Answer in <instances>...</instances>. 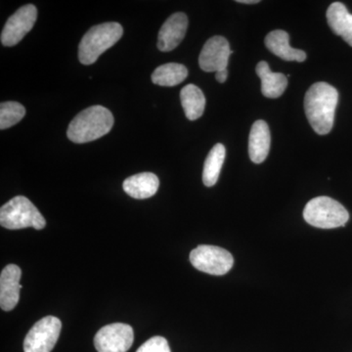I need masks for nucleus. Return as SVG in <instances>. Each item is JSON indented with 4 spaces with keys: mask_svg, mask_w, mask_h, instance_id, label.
<instances>
[{
    "mask_svg": "<svg viewBox=\"0 0 352 352\" xmlns=\"http://www.w3.org/2000/svg\"><path fill=\"white\" fill-rule=\"evenodd\" d=\"M339 92L327 82H316L310 87L305 97V115L310 126L319 135L332 131Z\"/></svg>",
    "mask_w": 352,
    "mask_h": 352,
    "instance_id": "f257e3e1",
    "label": "nucleus"
},
{
    "mask_svg": "<svg viewBox=\"0 0 352 352\" xmlns=\"http://www.w3.org/2000/svg\"><path fill=\"white\" fill-rule=\"evenodd\" d=\"M113 126V113L103 106L83 110L69 124L67 136L76 144L91 142L106 135Z\"/></svg>",
    "mask_w": 352,
    "mask_h": 352,
    "instance_id": "f03ea898",
    "label": "nucleus"
},
{
    "mask_svg": "<svg viewBox=\"0 0 352 352\" xmlns=\"http://www.w3.org/2000/svg\"><path fill=\"white\" fill-rule=\"evenodd\" d=\"M124 29L117 22L94 25L83 36L78 46V59L88 66L94 64L101 54L122 38Z\"/></svg>",
    "mask_w": 352,
    "mask_h": 352,
    "instance_id": "7ed1b4c3",
    "label": "nucleus"
},
{
    "mask_svg": "<svg viewBox=\"0 0 352 352\" xmlns=\"http://www.w3.org/2000/svg\"><path fill=\"white\" fill-rule=\"evenodd\" d=\"M0 224L10 230L32 227L41 230L46 226L43 215L29 199L17 196L0 208Z\"/></svg>",
    "mask_w": 352,
    "mask_h": 352,
    "instance_id": "20e7f679",
    "label": "nucleus"
},
{
    "mask_svg": "<svg viewBox=\"0 0 352 352\" xmlns=\"http://www.w3.org/2000/svg\"><path fill=\"white\" fill-rule=\"evenodd\" d=\"M303 217L308 224L317 228L333 229L346 226L349 214L339 201L322 196L308 201Z\"/></svg>",
    "mask_w": 352,
    "mask_h": 352,
    "instance_id": "39448f33",
    "label": "nucleus"
},
{
    "mask_svg": "<svg viewBox=\"0 0 352 352\" xmlns=\"http://www.w3.org/2000/svg\"><path fill=\"white\" fill-rule=\"evenodd\" d=\"M190 261L196 270L210 275L226 274L233 267L232 254L215 245H201L190 254Z\"/></svg>",
    "mask_w": 352,
    "mask_h": 352,
    "instance_id": "423d86ee",
    "label": "nucleus"
},
{
    "mask_svg": "<svg viewBox=\"0 0 352 352\" xmlns=\"http://www.w3.org/2000/svg\"><path fill=\"white\" fill-rule=\"evenodd\" d=\"M62 322L55 316H46L36 322L25 336V352H51L61 333Z\"/></svg>",
    "mask_w": 352,
    "mask_h": 352,
    "instance_id": "0eeeda50",
    "label": "nucleus"
},
{
    "mask_svg": "<svg viewBox=\"0 0 352 352\" xmlns=\"http://www.w3.org/2000/svg\"><path fill=\"white\" fill-rule=\"evenodd\" d=\"M134 333L131 326L113 323L104 326L94 338V346L98 352H126L133 344Z\"/></svg>",
    "mask_w": 352,
    "mask_h": 352,
    "instance_id": "6e6552de",
    "label": "nucleus"
},
{
    "mask_svg": "<svg viewBox=\"0 0 352 352\" xmlns=\"http://www.w3.org/2000/svg\"><path fill=\"white\" fill-rule=\"evenodd\" d=\"M38 10L32 4L21 7L7 20L1 32V43L4 46H14L20 43L36 22Z\"/></svg>",
    "mask_w": 352,
    "mask_h": 352,
    "instance_id": "1a4fd4ad",
    "label": "nucleus"
},
{
    "mask_svg": "<svg viewBox=\"0 0 352 352\" xmlns=\"http://www.w3.org/2000/svg\"><path fill=\"white\" fill-rule=\"evenodd\" d=\"M233 51L228 41L223 36H215L208 39L204 45L199 57V64L203 71L217 72L227 69L229 57Z\"/></svg>",
    "mask_w": 352,
    "mask_h": 352,
    "instance_id": "9d476101",
    "label": "nucleus"
},
{
    "mask_svg": "<svg viewBox=\"0 0 352 352\" xmlns=\"http://www.w3.org/2000/svg\"><path fill=\"white\" fill-rule=\"evenodd\" d=\"M22 270L16 264H8L0 274V307L4 311H11L20 300Z\"/></svg>",
    "mask_w": 352,
    "mask_h": 352,
    "instance_id": "9b49d317",
    "label": "nucleus"
},
{
    "mask_svg": "<svg viewBox=\"0 0 352 352\" xmlns=\"http://www.w3.org/2000/svg\"><path fill=\"white\" fill-rule=\"evenodd\" d=\"M188 28V18L184 13L173 14L162 25L157 36V48L170 52L182 43Z\"/></svg>",
    "mask_w": 352,
    "mask_h": 352,
    "instance_id": "f8f14e48",
    "label": "nucleus"
},
{
    "mask_svg": "<svg viewBox=\"0 0 352 352\" xmlns=\"http://www.w3.org/2000/svg\"><path fill=\"white\" fill-rule=\"evenodd\" d=\"M271 136L270 126L264 120L252 124L249 138V155L254 164H261L270 154Z\"/></svg>",
    "mask_w": 352,
    "mask_h": 352,
    "instance_id": "ddd939ff",
    "label": "nucleus"
},
{
    "mask_svg": "<svg viewBox=\"0 0 352 352\" xmlns=\"http://www.w3.org/2000/svg\"><path fill=\"white\" fill-rule=\"evenodd\" d=\"M160 186V180L152 173H142L126 178L122 184V188L127 195L138 200L151 198L157 193Z\"/></svg>",
    "mask_w": 352,
    "mask_h": 352,
    "instance_id": "4468645a",
    "label": "nucleus"
},
{
    "mask_svg": "<svg viewBox=\"0 0 352 352\" xmlns=\"http://www.w3.org/2000/svg\"><path fill=\"white\" fill-rule=\"evenodd\" d=\"M265 45L273 54L285 61L303 62L307 59L305 51L291 47L288 32L282 30L270 32L265 38Z\"/></svg>",
    "mask_w": 352,
    "mask_h": 352,
    "instance_id": "2eb2a0df",
    "label": "nucleus"
},
{
    "mask_svg": "<svg viewBox=\"0 0 352 352\" xmlns=\"http://www.w3.org/2000/svg\"><path fill=\"white\" fill-rule=\"evenodd\" d=\"M256 72L261 80V94L267 98H279L288 87L286 76L281 73H273L267 62H259Z\"/></svg>",
    "mask_w": 352,
    "mask_h": 352,
    "instance_id": "dca6fc26",
    "label": "nucleus"
},
{
    "mask_svg": "<svg viewBox=\"0 0 352 352\" xmlns=\"http://www.w3.org/2000/svg\"><path fill=\"white\" fill-rule=\"evenodd\" d=\"M326 16L331 30L352 46V14L346 6L342 2H333L329 6Z\"/></svg>",
    "mask_w": 352,
    "mask_h": 352,
    "instance_id": "f3484780",
    "label": "nucleus"
},
{
    "mask_svg": "<svg viewBox=\"0 0 352 352\" xmlns=\"http://www.w3.org/2000/svg\"><path fill=\"white\" fill-rule=\"evenodd\" d=\"M183 110L189 120H196L203 116L206 107V97L203 91L194 85L183 87L180 92Z\"/></svg>",
    "mask_w": 352,
    "mask_h": 352,
    "instance_id": "a211bd4d",
    "label": "nucleus"
},
{
    "mask_svg": "<svg viewBox=\"0 0 352 352\" xmlns=\"http://www.w3.org/2000/svg\"><path fill=\"white\" fill-rule=\"evenodd\" d=\"M188 69L184 65L168 63L162 65L152 74V82L161 87H175L186 80Z\"/></svg>",
    "mask_w": 352,
    "mask_h": 352,
    "instance_id": "6ab92c4d",
    "label": "nucleus"
},
{
    "mask_svg": "<svg viewBox=\"0 0 352 352\" xmlns=\"http://www.w3.org/2000/svg\"><path fill=\"white\" fill-rule=\"evenodd\" d=\"M226 156V147L220 143L214 145L208 153L203 170V182L206 186L212 187L217 184Z\"/></svg>",
    "mask_w": 352,
    "mask_h": 352,
    "instance_id": "aec40b11",
    "label": "nucleus"
},
{
    "mask_svg": "<svg viewBox=\"0 0 352 352\" xmlns=\"http://www.w3.org/2000/svg\"><path fill=\"white\" fill-rule=\"evenodd\" d=\"M25 115L24 106L18 102H3L0 105V129H9L15 126Z\"/></svg>",
    "mask_w": 352,
    "mask_h": 352,
    "instance_id": "412c9836",
    "label": "nucleus"
},
{
    "mask_svg": "<svg viewBox=\"0 0 352 352\" xmlns=\"http://www.w3.org/2000/svg\"><path fill=\"white\" fill-rule=\"evenodd\" d=\"M136 352H171L168 340L161 336H156L145 342Z\"/></svg>",
    "mask_w": 352,
    "mask_h": 352,
    "instance_id": "4be33fe9",
    "label": "nucleus"
},
{
    "mask_svg": "<svg viewBox=\"0 0 352 352\" xmlns=\"http://www.w3.org/2000/svg\"><path fill=\"white\" fill-rule=\"evenodd\" d=\"M227 78H228V71H227V69H221V71L215 73V78H217V82L220 83L226 82Z\"/></svg>",
    "mask_w": 352,
    "mask_h": 352,
    "instance_id": "5701e85b",
    "label": "nucleus"
},
{
    "mask_svg": "<svg viewBox=\"0 0 352 352\" xmlns=\"http://www.w3.org/2000/svg\"><path fill=\"white\" fill-rule=\"evenodd\" d=\"M237 2L244 4H256L258 3L259 0H238Z\"/></svg>",
    "mask_w": 352,
    "mask_h": 352,
    "instance_id": "b1692460",
    "label": "nucleus"
}]
</instances>
